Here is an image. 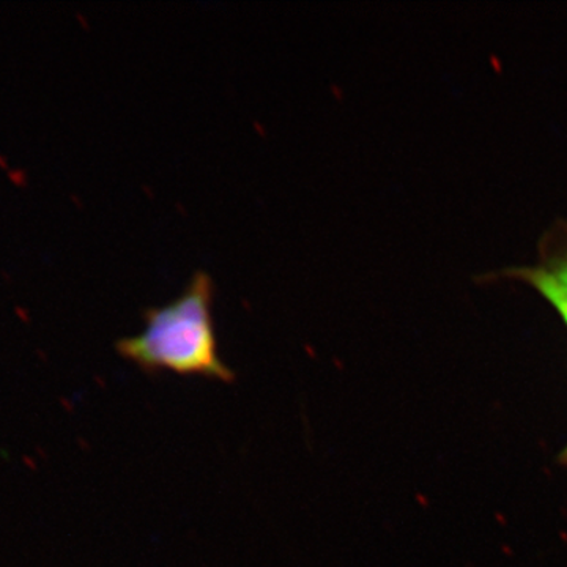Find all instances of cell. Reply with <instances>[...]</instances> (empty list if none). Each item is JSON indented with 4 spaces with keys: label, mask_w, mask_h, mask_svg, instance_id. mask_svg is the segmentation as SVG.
<instances>
[{
    "label": "cell",
    "mask_w": 567,
    "mask_h": 567,
    "mask_svg": "<svg viewBox=\"0 0 567 567\" xmlns=\"http://www.w3.org/2000/svg\"><path fill=\"white\" fill-rule=\"evenodd\" d=\"M0 166H2L3 169H9V163H7V158L3 155H0Z\"/></svg>",
    "instance_id": "277c9868"
},
{
    "label": "cell",
    "mask_w": 567,
    "mask_h": 567,
    "mask_svg": "<svg viewBox=\"0 0 567 567\" xmlns=\"http://www.w3.org/2000/svg\"><path fill=\"white\" fill-rule=\"evenodd\" d=\"M566 458H567V451H566Z\"/></svg>",
    "instance_id": "5b68a950"
},
{
    "label": "cell",
    "mask_w": 567,
    "mask_h": 567,
    "mask_svg": "<svg viewBox=\"0 0 567 567\" xmlns=\"http://www.w3.org/2000/svg\"><path fill=\"white\" fill-rule=\"evenodd\" d=\"M520 278L532 284L554 306L567 327V252L551 262L520 271Z\"/></svg>",
    "instance_id": "7a4b0ae2"
},
{
    "label": "cell",
    "mask_w": 567,
    "mask_h": 567,
    "mask_svg": "<svg viewBox=\"0 0 567 567\" xmlns=\"http://www.w3.org/2000/svg\"><path fill=\"white\" fill-rule=\"evenodd\" d=\"M213 293L212 276L197 270L173 301L145 309L142 333L121 339L115 349L147 372L171 371L233 382L234 372L219 358Z\"/></svg>",
    "instance_id": "6da1fadb"
},
{
    "label": "cell",
    "mask_w": 567,
    "mask_h": 567,
    "mask_svg": "<svg viewBox=\"0 0 567 567\" xmlns=\"http://www.w3.org/2000/svg\"><path fill=\"white\" fill-rule=\"evenodd\" d=\"M10 181L14 183V185L20 186V188H24L28 186V174L22 169L10 171Z\"/></svg>",
    "instance_id": "3957f363"
}]
</instances>
